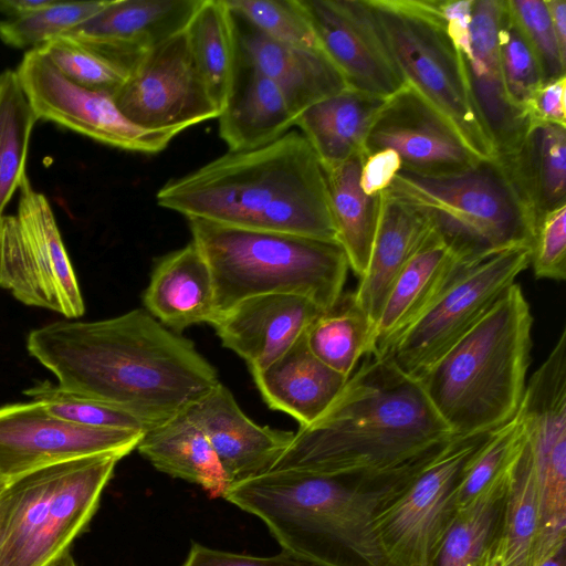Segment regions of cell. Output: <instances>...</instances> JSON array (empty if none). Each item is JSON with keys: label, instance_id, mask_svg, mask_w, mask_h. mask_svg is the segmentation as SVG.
<instances>
[{"label": "cell", "instance_id": "obj_26", "mask_svg": "<svg viewBox=\"0 0 566 566\" xmlns=\"http://www.w3.org/2000/svg\"><path fill=\"white\" fill-rule=\"evenodd\" d=\"M145 310L176 334L197 324H212L218 313L210 268L191 241L163 256L144 293Z\"/></svg>", "mask_w": 566, "mask_h": 566}, {"label": "cell", "instance_id": "obj_21", "mask_svg": "<svg viewBox=\"0 0 566 566\" xmlns=\"http://www.w3.org/2000/svg\"><path fill=\"white\" fill-rule=\"evenodd\" d=\"M185 412L206 433L230 485L269 472L294 437L255 423L221 382Z\"/></svg>", "mask_w": 566, "mask_h": 566}, {"label": "cell", "instance_id": "obj_44", "mask_svg": "<svg viewBox=\"0 0 566 566\" xmlns=\"http://www.w3.org/2000/svg\"><path fill=\"white\" fill-rule=\"evenodd\" d=\"M506 8L533 50L547 82L566 75L562 54L545 0H505Z\"/></svg>", "mask_w": 566, "mask_h": 566}, {"label": "cell", "instance_id": "obj_34", "mask_svg": "<svg viewBox=\"0 0 566 566\" xmlns=\"http://www.w3.org/2000/svg\"><path fill=\"white\" fill-rule=\"evenodd\" d=\"M511 471L458 512L432 566H482L502 537Z\"/></svg>", "mask_w": 566, "mask_h": 566}, {"label": "cell", "instance_id": "obj_51", "mask_svg": "<svg viewBox=\"0 0 566 566\" xmlns=\"http://www.w3.org/2000/svg\"><path fill=\"white\" fill-rule=\"evenodd\" d=\"M562 54L566 57V1L545 0Z\"/></svg>", "mask_w": 566, "mask_h": 566}, {"label": "cell", "instance_id": "obj_22", "mask_svg": "<svg viewBox=\"0 0 566 566\" xmlns=\"http://www.w3.org/2000/svg\"><path fill=\"white\" fill-rule=\"evenodd\" d=\"M230 12L235 62L252 66L273 81L296 118L317 102L348 87L323 50L303 49L273 41L231 10Z\"/></svg>", "mask_w": 566, "mask_h": 566}, {"label": "cell", "instance_id": "obj_3", "mask_svg": "<svg viewBox=\"0 0 566 566\" xmlns=\"http://www.w3.org/2000/svg\"><path fill=\"white\" fill-rule=\"evenodd\" d=\"M454 434L420 382L384 357H368L329 407L300 427L270 471L381 474L447 443Z\"/></svg>", "mask_w": 566, "mask_h": 566}, {"label": "cell", "instance_id": "obj_5", "mask_svg": "<svg viewBox=\"0 0 566 566\" xmlns=\"http://www.w3.org/2000/svg\"><path fill=\"white\" fill-rule=\"evenodd\" d=\"M533 316L520 284L417 380L454 436L494 430L517 412L531 363Z\"/></svg>", "mask_w": 566, "mask_h": 566}, {"label": "cell", "instance_id": "obj_41", "mask_svg": "<svg viewBox=\"0 0 566 566\" xmlns=\"http://www.w3.org/2000/svg\"><path fill=\"white\" fill-rule=\"evenodd\" d=\"M36 50L63 76L85 88L114 95L129 74L124 63L65 38L52 40Z\"/></svg>", "mask_w": 566, "mask_h": 566}, {"label": "cell", "instance_id": "obj_12", "mask_svg": "<svg viewBox=\"0 0 566 566\" xmlns=\"http://www.w3.org/2000/svg\"><path fill=\"white\" fill-rule=\"evenodd\" d=\"M492 431L454 436L377 516L380 541L397 566H432L459 512L462 475Z\"/></svg>", "mask_w": 566, "mask_h": 566}, {"label": "cell", "instance_id": "obj_35", "mask_svg": "<svg viewBox=\"0 0 566 566\" xmlns=\"http://www.w3.org/2000/svg\"><path fill=\"white\" fill-rule=\"evenodd\" d=\"M185 31L193 61L221 112L235 62L232 17L226 1L201 0Z\"/></svg>", "mask_w": 566, "mask_h": 566}, {"label": "cell", "instance_id": "obj_52", "mask_svg": "<svg viewBox=\"0 0 566 566\" xmlns=\"http://www.w3.org/2000/svg\"><path fill=\"white\" fill-rule=\"evenodd\" d=\"M482 566H502V544L500 541L490 549Z\"/></svg>", "mask_w": 566, "mask_h": 566}, {"label": "cell", "instance_id": "obj_47", "mask_svg": "<svg viewBox=\"0 0 566 566\" xmlns=\"http://www.w3.org/2000/svg\"><path fill=\"white\" fill-rule=\"evenodd\" d=\"M401 168L399 155L391 149H381L366 155L359 176L363 192L375 197L387 190Z\"/></svg>", "mask_w": 566, "mask_h": 566}, {"label": "cell", "instance_id": "obj_25", "mask_svg": "<svg viewBox=\"0 0 566 566\" xmlns=\"http://www.w3.org/2000/svg\"><path fill=\"white\" fill-rule=\"evenodd\" d=\"M433 233L428 219L417 208L387 190L379 193L368 264L354 291L358 304L375 326L399 272Z\"/></svg>", "mask_w": 566, "mask_h": 566}, {"label": "cell", "instance_id": "obj_37", "mask_svg": "<svg viewBox=\"0 0 566 566\" xmlns=\"http://www.w3.org/2000/svg\"><path fill=\"white\" fill-rule=\"evenodd\" d=\"M537 490L532 460L523 444L512 471L501 537L502 566H534Z\"/></svg>", "mask_w": 566, "mask_h": 566}, {"label": "cell", "instance_id": "obj_46", "mask_svg": "<svg viewBox=\"0 0 566 566\" xmlns=\"http://www.w3.org/2000/svg\"><path fill=\"white\" fill-rule=\"evenodd\" d=\"M181 566H313L285 552L274 556L231 553L192 543Z\"/></svg>", "mask_w": 566, "mask_h": 566}, {"label": "cell", "instance_id": "obj_16", "mask_svg": "<svg viewBox=\"0 0 566 566\" xmlns=\"http://www.w3.org/2000/svg\"><path fill=\"white\" fill-rule=\"evenodd\" d=\"M301 2L348 87L387 98L405 85L368 0Z\"/></svg>", "mask_w": 566, "mask_h": 566}, {"label": "cell", "instance_id": "obj_39", "mask_svg": "<svg viewBox=\"0 0 566 566\" xmlns=\"http://www.w3.org/2000/svg\"><path fill=\"white\" fill-rule=\"evenodd\" d=\"M523 444L524 432L516 415L492 431L462 475L457 494L459 511L512 470Z\"/></svg>", "mask_w": 566, "mask_h": 566}, {"label": "cell", "instance_id": "obj_40", "mask_svg": "<svg viewBox=\"0 0 566 566\" xmlns=\"http://www.w3.org/2000/svg\"><path fill=\"white\" fill-rule=\"evenodd\" d=\"M228 8L266 38L323 50L301 0H224Z\"/></svg>", "mask_w": 566, "mask_h": 566}, {"label": "cell", "instance_id": "obj_48", "mask_svg": "<svg viewBox=\"0 0 566 566\" xmlns=\"http://www.w3.org/2000/svg\"><path fill=\"white\" fill-rule=\"evenodd\" d=\"M565 91L566 75L544 82L527 106L530 120L566 126Z\"/></svg>", "mask_w": 566, "mask_h": 566}, {"label": "cell", "instance_id": "obj_14", "mask_svg": "<svg viewBox=\"0 0 566 566\" xmlns=\"http://www.w3.org/2000/svg\"><path fill=\"white\" fill-rule=\"evenodd\" d=\"M15 73L39 120L52 122L98 143L127 151L157 154L181 133L135 125L119 111L113 94L71 82L36 49L24 53Z\"/></svg>", "mask_w": 566, "mask_h": 566}, {"label": "cell", "instance_id": "obj_18", "mask_svg": "<svg viewBox=\"0 0 566 566\" xmlns=\"http://www.w3.org/2000/svg\"><path fill=\"white\" fill-rule=\"evenodd\" d=\"M504 0H474L471 53L461 59L470 96L496 157L511 154L531 120L509 98L499 56Z\"/></svg>", "mask_w": 566, "mask_h": 566}, {"label": "cell", "instance_id": "obj_27", "mask_svg": "<svg viewBox=\"0 0 566 566\" xmlns=\"http://www.w3.org/2000/svg\"><path fill=\"white\" fill-rule=\"evenodd\" d=\"M251 375L265 403L292 416L300 427L314 422L348 379L312 354L305 332L273 363Z\"/></svg>", "mask_w": 566, "mask_h": 566}, {"label": "cell", "instance_id": "obj_6", "mask_svg": "<svg viewBox=\"0 0 566 566\" xmlns=\"http://www.w3.org/2000/svg\"><path fill=\"white\" fill-rule=\"evenodd\" d=\"M188 222L212 274L218 315L263 294L300 295L324 311L344 292L349 265L337 241L200 219Z\"/></svg>", "mask_w": 566, "mask_h": 566}, {"label": "cell", "instance_id": "obj_43", "mask_svg": "<svg viewBox=\"0 0 566 566\" xmlns=\"http://www.w3.org/2000/svg\"><path fill=\"white\" fill-rule=\"evenodd\" d=\"M499 56L509 98L528 117L527 106L544 82L537 59L509 13L505 0L499 29Z\"/></svg>", "mask_w": 566, "mask_h": 566}, {"label": "cell", "instance_id": "obj_42", "mask_svg": "<svg viewBox=\"0 0 566 566\" xmlns=\"http://www.w3.org/2000/svg\"><path fill=\"white\" fill-rule=\"evenodd\" d=\"M24 394L41 402L53 416L72 423L94 427L145 431L144 424L129 413L102 401L74 394L50 381L39 382Z\"/></svg>", "mask_w": 566, "mask_h": 566}, {"label": "cell", "instance_id": "obj_7", "mask_svg": "<svg viewBox=\"0 0 566 566\" xmlns=\"http://www.w3.org/2000/svg\"><path fill=\"white\" fill-rule=\"evenodd\" d=\"M387 191L417 208L460 256L533 245L536 219L497 157L447 175L401 168Z\"/></svg>", "mask_w": 566, "mask_h": 566}, {"label": "cell", "instance_id": "obj_1", "mask_svg": "<svg viewBox=\"0 0 566 566\" xmlns=\"http://www.w3.org/2000/svg\"><path fill=\"white\" fill-rule=\"evenodd\" d=\"M27 349L61 388L118 408L145 430L185 412L220 382L189 339L142 308L43 325L29 333Z\"/></svg>", "mask_w": 566, "mask_h": 566}, {"label": "cell", "instance_id": "obj_29", "mask_svg": "<svg viewBox=\"0 0 566 566\" xmlns=\"http://www.w3.org/2000/svg\"><path fill=\"white\" fill-rule=\"evenodd\" d=\"M385 99L346 87L305 109L295 126L327 169L365 154L369 130Z\"/></svg>", "mask_w": 566, "mask_h": 566}, {"label": "cell", "instance_id": "obj_30", "mask_svg": "<svg viewBox=\"0 0 566 566\" xmlns=\"http://www.w3.org/2000/svg\"><path fill=\"white\" fill-rule=\"evenodd\" d=\"M507 168L536 224L566 205V126L531 122L518 146L497 157Z\"/></svg>", "mask_w": 566, "mask_h": 566}, {"label": "cell", "instance_id": "obj_33", "mask_svg": "<svg viewBox=\"0 0 566 566\" xmlns=\"http://www.w3.org/2000/svg\"><path fill=\"white\" fill-rule=\"evenodd\" d=\"M375 324L355 293L343 292L305 329L308 349L326 366L349 378L363 356L374 352Z\"/></svg>", "mask_w": 566, "mask_h": 566}, {"label": "cell", "instance_id": "obj_19", "mask_svg": "<svg viewBox=\"0 0 566 566\" xmlns=\"http://www.w3.org/2000/svg\"><path fill=\"white\" fill-rule=\"evenodd\" d=\"M201 0H109L61 38L115 59L130 70L146 52L186 29Z\"/></svg>", "mask_w": 566, "mask_h": 566}, {"label": "cell", "instance_id": "obj_24", "mask_svg": "<svg viewBox=\"0 0 566 566\" xmlns=\"http://www.w3.org/2000/svg\"><path fill=\"white\" fill-rule=\"evenodd\" d=\"M475 260L452 252L434 232L394 281L376 322L370 357H380Z\"/></svg>", "mask_w": 566, "mask_h": 566}, {"label": "cell", "instance_id": "obj_45", "mask_svg": "<svg viewBox=\"0 0 566 566\" xmlns=\"http://www.w3.org/2000/svg\"><path fill=\"white\" fill-rule=\"evenodd\" d=\"M530 265L537 279H566V205L537 221Z\"/></svg>", "mask_w": 566, "mask_h": 566}, {"label": "cell", "instance_id": "obj_17", "mask_svg": "<svg viewBox=\"0 0 566 566\" xmlns=\"http://www.w3.org/2000/svg\"><path fill=\"white\" fill-rule=\"evenodd\" d=\"M391 149L402 168L424 175L462 171L478 158L452 124L406 84L387 97L369 130L365 154Z\"/></svg>", "mask_w": 566, "mask_h": 566}, {"label": "cell", "instance_id": "obj_54", "mask_svg": "<svg viewBox=\"0 0 566 566\" xmlns=\"http://www.w3.org/2000/svg\"><path fill=\"white\" fill-rule=\"evenodd\" d=\"M7 509H8V496L6 488L0 493V544L2 539V534L6 525V518H7Z\"/></svg>", "mask_w": 566, "mask_h": 566}, {"label": "cell", "instance_id": "obj_38", "mask_svg": "<svg viewBox=\"0 0 566 566\" xmlns=\"http://www.w3.org/2000/svg\"><path fill=\"white\" fill-rule=\"evenodd\" d=\"M109 0L60 1L22 18L0 20V40L15 49L33 50L63 36L98 13Z\"/></svg>", "mask_w": 566, "mask_h": 566}, {"label": "cell", "instance_id": "obj_55", "mask_svg": "<svg viewBox=\"0 0 566 566\" xmlns=\"http://www.w3.org/2000/svg\"><path fill=\"white\" fill-rule=\"evenodd\" d=\"M52 566H77L71 551L62 555Z\"/></svg>", "mask_w": 566, "mask_h": 566}, {"label": "cell", "instance_id": "obj_49", "mask_svg": "<svg viewBox=\"0 0 566 566\" xmlns=\"http://www.w3.org/2000/svg\"><path fill=\"white\" fill-rule=\"evenodd\" d=\"M474 0H438L447 33L459 53L467 57L471 53V21Z\"/></svg>", "mask_w": 566, "mask_h": 566}, {"label": "cell", "instance_id": "obj_11", "mask_svg": "<svg viewBox=\"0 0 566 566\" xmlns=\"http://www.w3.org/2000/svg\"><path fill=\"white\" fill-rule=\"evenodd\" d=\"M531 252L517 245L473 261L380 357L418 379L515 283Z\"/></svg>", "mask_w": 566, "mask_h": 566}, {"label": "cell", "instance_id": "obj_23", "mask_svg": "<svg viewBox=\"0 0 566 566\" xmlns=\"http://www.w3.org/2000/svg\"><path fill=\"white\" fill-rule=\"evenodd\" d=\"M537 490L534 566L566 545V413L539 406L521 420Z\"/></svg>", "mask_w": 566, "mask_h": 566}, {"label": "cell", "instance_id": "obj_31", "mask_svg": "<svg viewBox=\"0 0 566 566\" xmlns=\"http://www.w3.org/2000/svg\"><path fill=\"white\" fill-rule=\"evenodd\" d=\"M158 471L226 494L230 483L203 430L186 412L146 429L136 448Z\"/></svg>", "mask_w": 566, "mask_h": 566}, {"label": "cell", "instance_id": "obj_53", "mask_svg": "<svg viewBox=\"0 0 566 566\" xmlns=\"http://www.w3.org/2000/svg\"><path fill=\"white\" fill-rule=\"evenodd\" d=\"M539 566H566V545L562 546Z\"/></svg>", "mask_w": 566, "mask_h": 566}, {"label": "cell", "instance_id": "obj_4", "mask_svg": "<svg viewBox=\"0 0 566 566\" xmlns=\"http://www.w3.org/2000/svg\"><path fill=\"white\" fill-rule=\"evenodd\" d=\"M156 201L187 219L337 241L324 169L295 130L170 179Z\"/></svg>", "mask_w": 566, "mask_h": 566}, {"label": "cell", "instance_id": "obj_56", "mask_svg": "<svg viewBox=\"0 0 566 566\" xmlns=\"http://www.w3.org/2000/svg\"><path fill=\"white\" fill-rule=\"evenodd\" d=\"M7 483L8 482H6L4 480L0 479V493L4 490Z\"/></svg>", "mask_w": 566, "mask_h": 566}, {"label": "cell", "instance_id": "obj_10", "mask_svg": "<svg viewBox=\"0 0 566 566\" xmlns=\"http://www.w3.org/2000/svg\"><path fill=\"white\" fill-rule=\"evenodd\" d=\"M14 216L0 221V286L21 303L81 317L85 304L48 198L25 175Z\"/></svg>", "mask_w": 566, "mask_h": 566}, {"label": "cell", "instance_id": "obj_50", "mask_svg": "<svg viewBox=\"0 0 566 566\" xmlns=\"http://www.w3.org/2000/svg\"><path fill=\"white\" fill-rule=\"evenodd\" d=\"M53 0H0V13L4 19H17L30 15L45 7Z\"/></svg>", "mask_w": 566, "mask_h": 566}, {"label": "cell", "instance_id": "obj_2", "mask_svg": "<svg viewBox=\"0 0 566 566\" xmlns=\"http://www.w3.org/2000/svg\"><path fill=\"white\" fill-rule=\"evenodd\" d=\"M448 442L381 474L274 470L230 485L223 497L259 517L283 552L313 566H397L376 518Z\"/></svg>", "mask_w": 566, "mask_h": 566}, {"label": "cell", "instance_id": "obj_13", "mask_svg": "<svg viewBox=\"0 0 566 566\" xmlns=\"http://www.w3.org/2000/svg\"><path fill=\"white\" fill-rule=\"evenodd\" d=\"M113 96L127 119L149 130L182 133L220 115L193 61L185 30L138 57Z\"/></svg>", "mask_w": 566, "mask_h": 566}, {"label": "cell", "instance_id": "obj_9", "mask_svg": "<svg viewBox=\"0 0 566 566\" xmlns=\"http://www.w3.org/2000/svg\"><path fill=\"white\" fill-rule=\"evenodd\" d=\"M406 84L457 129L480 159L496 157L475 111L462 60L441 18L438 0H368Z\"/></svg>", "mask_w": 566, "mask_h": 566}, {"label": "cell", "instance_id": "obj_15", "mask_svg": "<svg viewBox=\"0 0 566 566\" xmlns=\"http://www.w3.org/2000/svg\"><path fill=\"white\" fill-rule=\"evenodd\" d=\"M144 431L94 428L51 415L35 400L0 407V479L78 458L135 450Z\"/></svg>", "mask_w": 566, "mask_h": 566}, {"label": "cell", "instance_id": "obj_20", "mask_svg": "<svg viewBox=\"0 0 566 566\" xmlns=\"http://www.w3.org/2000/svg\"><path fill=\"white\" fill-rule=\"evenodd\" d=\"M322 311L300 295L263 294L220 313L211 326L222 345L240 356L252 373L286 352Z\"/></svg>", "mask_w": 566, "mask_h": 566}, {"label": "cell", "instance_id": "obj_8", "mask_svg": "<svg viewBox=\"0 0 566 566\" xmlns=\"http://www.w3.org/2000/svg\"><path fill=\"white\" fill-rule=\"evenodd\" d=\"M116 454L46 465L10 480L0 566H52L87 531Z\"/></svg>", "mask_w": 566, "mask_h": 566}, {"label": "cell", "instance_id": "obj_36", "mask_svg": "<svg viewBox=\"0 0 566 566\" xmlns=\"http://www.w3.org/2000/svg\"><path fill=\"white\" fill-rule=\"evenodd\" d=\"M38 117L15 70L0 73V221L27 175L29 145Z\"/></svg>", "mask_w": 566, "mask_h": 566}, {"label": "cell", "instance_id": "obj_32", "mask_svg": "<svg viewBox=\"0 0 566 566\" xmlns=\"http://www.w3.org/2000/svg\"><path fill=\"white\" fill-rule=\"evenodd\" d=\"M365 154L324 169L336 240L349 269L359 279L366 271L375 237L379 195H365L359 185Z\"/></svg>", "mask_w": 566, "mask_h": 566}, {"label": "cell", "instance_id": "obj_28", "mask_svg": "<svg viewBox=\"0 0 566 566\" xmlns=\"http://www.w3.org/2000/svg\"><path fill=\"white\" fill-rule=\"evenodd\" d=\"M218 119L220 137L229 151L269 145L290 132L296 122L277 85L239 62H234L230 92Z\"/></svg>", "mask_w": 566, "mask_h": 566}]
</instances>
